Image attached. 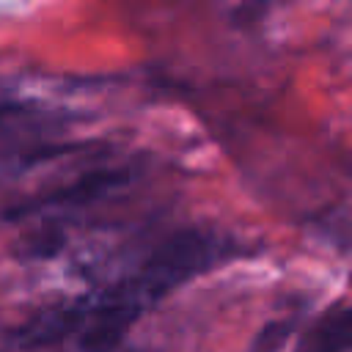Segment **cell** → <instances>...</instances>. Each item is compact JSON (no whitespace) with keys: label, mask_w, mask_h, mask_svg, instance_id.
Returning <instances> with one entry per match:
<instances>
[{"label":"cell","mask_w":352,"mask_h":352,"mask_svg":"<svg viewBox=\"0 0 352 352\" xmlns=\"http://www.w3.org/2000/svg\"><path fill=\"white\" fill-rule=\"evenodd\" d=\"M352 344V308L346 297H338L333 305L311 316L297 338L292 352H349Z\"/></svg>","instance_id":"obj_2"},{"label":"cell","mask_w":352,"mask_h":352,"mask_svg":"<svg viewBox=\"0 0 352 352\" xmlns=\"http://www.w3.org/2000/svg\"><path fill=\"white\" fill-rule=\"evenodd\" d=\"M292 330H294V319H286V316L278 319V322L264 324L261 333L256 336L250 352H280L283 344H286V338L292 336Z\"/></svg>","instance_id":"obj_3"},{"label":"cell","mask_w":352,"mask_h":352,"mask_svg":"<svg viewBox=\"0 0 352 352\" xmlns=\"http://www.w3.org/2000/svg\"><path fill=\"white\" fill-rule=\"evenodd\" d=\"M239 253L242 245L236 236L220 228L184 226L157 239L129 267L91 294L126 322L138 324L160 300L214 267H223Z\"/></svg>","instance_id":"obj_1"}]
</instances>
